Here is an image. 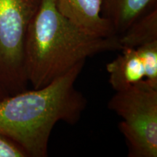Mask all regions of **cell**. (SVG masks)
I'll return each mask as SVG.
<instances>
[{
  "label": "cell",
  "mask_w": 157,
  "mask_h": 157,
  "mask_svg": "<svg viewBox=\"0 0 157 157\" xmlns=\"http://www.w3.org/2000/svg\"><path fill=\"white\" fill-rule=\"evenodd\" d=\"M85 61L48 85L20 92L0 101V134L21 147L28 157L48 156L49 140L57 123L74 125L87 105L75 82Z\"/></svg>",
  "instance_id": "cell-1"
},
{
  "label": "cell",
  "mask_w": 157,
  "mask_h": 157,
  "mask_svg": "<svg viewBox=\"0 0 157 157\" xmlns=\"http://www.w3.org/2000/svg\"><path fill=\"white\" fill-rule=\"evenodd\" d=\"M121 49L119 36L91 34L64 16L57 0H42L25 36V76L33 89H40L88 58Z\"/></svg>",
  "instance_id": "cell-2"
},
{
  "label": "cell",
  "mask_w": 157,
  "mask_h": 157,
  "mask_svg": "<svg viewBox=\"0 0 157 157\" xmlns=\"http://www.w3.org/2000/svg\"><path fill=\"white\" fill-rule=\"evenodd\" d=\"M108 109L122 119L118 127L129 157L157 156V88L143 79L116 92Z\"/></svg>",
  "instance_id": "cell-3"
},
{
  "label": "cell",
  "mask_w": 157,
  "mask_h": 157,
  "mask_svg": "<svg viewBox=\"0 0 157 157\" xmlns=\"http://www.w3.org/2000/svg\"><path fill=\"white\" fill-rule=\"evenodd\" d=\"M42 0H0V85L10 95L27 90L24 46Z\"/></svg>",
  "instance_id": "cell-4"
},
{
  "label": "cell",
  "mask_w": 157,
  "mask_h": 157,
  "mask_svg": "<svg viewBox=\"0 0 157 157\" xmlns=\"http://www.w3.org/2000/svg\"><path fill=\"white\" fill-rule=\"evenodd\" d=\"M59 11L78 27L103 37L117 36L101 15V0H57Z\"/></svg>",
  "instance_id": "cell-5"
},
{
  "label": "cell",
  "mask_w": 157,
  "mask_h": 157,
  "mask_svg": "<svg viewBox=\"0 0 157 157\" xmlns=\"http://www.w3.org/2000/svg\"><path fill=\"white\" fill-rule=\"evenodd\" d=\"M101 15L111 23L117 36L139 17L157 7V0H101Z\"/></svg>",
  "instance_id": "cell-6"
},
{
  "label": "cell",
  "mask_w": 157,
  "mask_h": 157,
  "mask_svg": "<svg viewBox=\"0 0 157 157\" xmlns=\"http://www.w3.org/2000/svg\"><path fill=\"white\" fill-rule=\"evenodd\" d=\"M121 53L106 65L109 84L115 92L125 90L145 79L143 62L136 48H122Z\"/></svg>",
  "instance_id": "cell-7"
},
{
  "label": "cell",
  "mask_w": 157,
  "mask_h": 157,
  "mask_svg": "<svg viewBox=\"0 0 157 157\" xmlns=\"http://www.w3.org/2000/svg\"><path fill=\"white\" fill-rule=\"evenodd\" d=\"M119 36L122 48H136L157 41V7L139 17Z\"/></svg>",
  "instance_id": "cell-8"
},
{
  "label": "cell",
  "mask_w": 157,
  "mask_h": 157,
  "mask_svg": "<svg viewBox=\"0 0 157 157\" xmlns=\"http://www.w3.org/2000/svg\"><path fill=\"white\" fill-rule=\"evenodd\" d=\"M145 70V79L157 88V41L136 48Z\"/></svg>",
  "instance_id": "cell-9"
},
{
  "label": "cell",
  "mask_w": 157,
  "mask_h": 157,
  "mask_svg": "<svg viewBox=\"0 0 157 157\" xmlns=\"http://www.w3.org/2000/svg\"><path fill=\"white\" fill-rule=\"evenodd\" d=\"M0 157H28L18 145L0 134Z\"/></svg>",
  "instance_id": "cell-10"
},
{
  "label": "cell",
  "mask_w": 157,
  "mask_h": 157,
  "mask_svg": "<svg viewBox=\"0 0 157 157\" xmlns=\"http://www.w3.org/2000/svg\"><path fill=\"white\" fill-rule=\"evenodd\" d=\"M10 95L8 94L6 90L4 89V88L2 87L1 85H0V101H2V100H3L4 98H5L6 97H7V96H9Z\"/></svg>",
  "instance_id": "cell-11"
}]
</instances>
